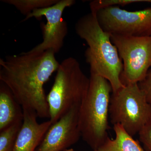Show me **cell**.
<instances>
[{
  "mask_svg": "<svg viewBox=\"0 0 151 151\" xmlns=\"http://www.w3.org/2000/svg\"><path fill=\"white\" fill-rule=\"evenodd\" d=\"M55 53L23 52L0 59V81L10 90L22 110L37 117L49 118V108L44 85L56 71L60 63Z\"/></svg>",
  "mask_w": 151,
  "mask_h": 151,
  "instance_id": "1",
  "label": "cell"
},
{
  "mask_svg": "<svg viewBox=\"0 0 151 151\" xmlns=\"http://www.w3.org/2000/svg\"><path fill=\"white\" fill-rule=\"evenodd\" d=\"M75 29L77 35L88 45L85 56L90 65V73L107 79L113 92L124 87L121 78L123 61L111 41V34L100 27L96 15L90 12L81 17L76 23Z\"/></svg>",
  "mask_w": 151,
  "mask_h": 151,
  "instance_id": "2",
  "label": "cell"
},
{
  "mask_svg": "<svg viewBox=\"0 0 151 151\" xmlns=\"http://www.w3.org/2000/svg\"><path fill=\"white\" fill-rule=\"evenodd\" d=\"M90 84L78 111L81 137L97 150L108 137V117L111 93V84L105 78L90 73Z\"/></svg>",
  "mask_w": 151,
  "mask_h": 151,
  "instance_id": "3",
  "label": "cell"
},
{
  "mask_svg": "<svg viewBox=\"0 0 151 151\" xmlns=\"http://www.w3.org/2000/svg\"><path fill=\"white\" fill-rule=\"evenodd\" d=\"M56 72L54 84L47 97L52 124L74 106L81 104L90 84V78L74 58L63 60Z\"/></svg>",
  "mask_w": 151,
  "mask_h": 151,
  "instance_id": "4",
  "label": "cell"
},
{
  "mask_svg": "<svg viewBox=\"0 0 151 151\" xmlns=\"http://www.w3.org/2000/svg\"><path fill=\"white\" fill-rule=\"evenodd\" d=\"M109 116L113 125H121L132 137L150 121L151 105L147 102L138 83L126 84L112 92Z\"/></svg>",
  "mask_w": 151,
  "mask_h": 151,
  "instance_id": "5",
  "label": "cell"
},
{
  "mask_svg": "<svg viewBox=\"0 0 151 151\" xmlns=\"http://www.w3.org/2000/svg\"><path fill=\"white\" fill-rule=\"evenodd\" d=\"M111 37L123 61L122 83L124 85L139 83L145 77L151 66V36L111 34Z\"/></svg>",
  "mask_w": 151,
  "mask_h": 151,
  "instance_id": "6",
  "label": "cell"
},
{
  "mask_svg": "<svg viewBox=\"0 0 151 151\" xmlns=\"http://www.w3.org/2000/svg\"><path fill=\"white\" fill-rule=\"evenodd\" d=\"M95 14L100 27L110 34L151 36V7L131 12L111 6L99 10Z\"/></svg>",
  "mask_w": 151,
  "mask_h": 151,
  "instance_id": "7",
  "label": "cell"
},
{
  "mask_svg": "<svg viewBox=\"0 0 151 151\" xmlns=\"http://www.w3.org/2000/svg\"><path fill=\"white\" fill-rule=\"evenodd\" d=\"M75 3L74 0H59L55 4L35 10L25 17L22 22L42 16L45 17L47 19L46 23L42 26L43 41L29 52L38 53L49 50H52L55 54L59 52L68 32L67 23L62 18L63 14L66 8Z\"/></svg>",
  "mask_w": 151,
  "mask_h": 151,
  "instance_id": "8",
  "label": "cell"
},
{
  "mask_svg": "<svg viewBox=\"0 0 151 151\" xmlns=\"http://www.w3.org/2000/svg\"><path fill=\"white\" fill-rule=\"evenodd\" d=\"M80 105L74 106L52 124L35 151H63L81 137L78 126Z\"/></svg>",
  "mask_w": 151,
  "mask_h": 151,
  "instance_id": "9",
  "label": "cell"
},
{
  "mask_svg": "<svg viewBox=\"0 0 151 151\" xmlns=\"http://www.w3.org/2000/svg\"><path fill=\"white\" fill-rule=\"evenodd\" d=\"M22 125L19 132L13 151H35L52 123L50 120L38 123L34 112L23 110Z\"/></svg>",
  "mask_w": 151,
  "mask_h": 151,
  "instance_id": "10",
  "label": "cell"
},
{
  "mask_svg": "<svg viewBox=\"0 0 151 151\" xmlns=\"http://www.w3.org/2000/svg\"><path fill=\"white\" fill-rule=\"evenodd\" d=\"M20 106L9 89L1 82L0 132L15 123L23 121V111Z\"/></svg>",
  "mask_w": 151,
  "mask_h": 151,
  "instance_id": "11",
  "label": "cell"
},
{
  "mask_svg": "<svg viewBox=\"0 0 151 151\" xmlns=\"http://www.w3.org/2000/svg\"><path fill=\"white\" fill-rule=\"evenodd\" d=\"M113 130L115 139H112L108 137L97 151H145L121 125H113Z\"/></svg>",
  "mask_w": 151,
  "mask_h": 151,
  "instance_id": "12",
  "label": "cell"
},
{
  "mask_svg": "<svg viewBox=\"0 0 151 151\" xmlns=\"http://www.w3.org/2000/svg\"><path fill=\"white\" fill-rule=\"evenodd\" d=\"M58 1L59 0H1V1L14 6L26 17L35 10L51 6Z\"/></svg>",
  "mask_w": 151,
  "mask_h": 151,
  "instance_id": "13",
  "label": "cell"
},
{
  "mask_svg": "<svg viewBox=\"0 0 151 151\" xmlns=\"http://www.w3.org/2000/svg\"><path fill=\"white\" fill-rule=\"evenodd\" d=\"M22 123L17 122L0 132V151H13Z\"/></svg>",
  "mask_w": 151,
  "mask_h": 151,
  "instance_id": "14",
  "label": "cell"
},
{
  "mask_svg": "<svg viewBox=\"0 0 151 151\" xmlns=\"http://www.w3.org/2000/svg\"><path fill=\"white\" fill-rule=\"evenodd\" d=\"M138 134L140 141L148 150L151 151V120L143 127Z\"/></svg>",
  "mask_w": 151,
  "mask_h": 151,
  "instance_id": "15",
  "label": "cell"
},
{
  "mask_svg": "<svg viewBox=\"0 0 151 151\" xmlns=\"http://www.w3.org/2000/svg\"><path fill=\"white\" fill-rule=\"evenodd\" d=\"M147 102L151 105V69L149 70L145 78L138 83Z\"/></svg>",
  "mask_w": 151,
  "mask_h": 151,
  "instance_id": "16",
  "label": "cell"
},
{
  "mask_svg": "<svg viewBox=\"0 0 151 151\" xmlns=\"http://www.w3.org/2000/svg\"><path fill=\"white\" fill-rule=\"evenodd\" d=\"M63 151H75L74 150H73V149H72V148H70V149H66V150H65Z\"/></svg>",
  "mask_w": 151,
  "mask_h": 151,
  "instance_id": "17",
  "label": "cell"
},
{
  "mask_svg": "<svg viewBox=\"0 0 151 151\" xmlns=\"http://www.w3.org/2000/svg\"><path fill=\"white\" fill-rule=\"evenodd\" d=\"M92 151H97V150H93Z\"/></svg>",
  "mask_w": 151,
  "mask_h": 151,
  "instance_id": "18",
  "label": "cell"
}]
</instances>
